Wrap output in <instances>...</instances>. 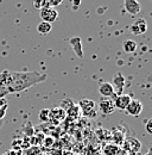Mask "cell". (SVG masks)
<instances>
[{
    "label": "cell",
    "mask_w": 152,
    "mask_h": 155,
    "mask_svg": "<svg viewBox=\"0 0 152 155\" xmlns=\"http://www.w3.org/2000/svg\"><path fill=\"white\" fill-rule=\"evenodd\" d=\"M48 79L46 74L39 73L37 71L30 72H10L7 74V91L10 93H20L39 82Z\"/></svg>",
    "instance_id": "6da1fadb"
},
{
    "label": "cell",
    "mask_w": 152,
    "mask_h": 155,
    "mask_svg": "<svg viewBox=\"0 0 152 155\" xmlns=\"http://www.w3.org/2000/svg\"><path fill=\"white\" fill-rule=\"evenodd\" d=\"M77 106L80 109V112H82L88 118H94L97 115V107H96L94 101L90 99H81L78 101Z\"/></svg>",
    "instance_id": "7a4b0ae2"
},
{
    "label": "cell",
    "mask_w": 152,
    "mask_h": 155,
    "mask_svg": "<svg viewBox=\"0 0 152 155\" xmlns=\"http://www.w3.org/2000/svg\"><path fill=\"white\" fill-rule=\"evenodd\" d=\"M99 110L103 115H112L114 112V110H115L113 99H111V98H101V100L99 101Z\"/></svg>",
    "instance_id": "3957f363"
},
{
    "label": "cell",
    "mask_w": 152,
    "mask_h": 155,
    "mask_svg": "<svg viewBox=\"0 0 152 155\" xmlns=\"http://www.w3.org/2000/svg\"><path fill=\"white\" fill-rule=\"evenodd\" d=\"M40 18L43 19L42 21L52 24L58 18V12H57V10L52 8V7H44L40 10Z\"/></svg>",
    "instance_id": "277c9868"
},
{
    "label": "cell",
    "mask_w": 152,
    "mask_h": 155,
    "mask_svg": "<svg viewBox=\"0 0 152 155\" xmlns=\"http://www.w3.org/2000/svg\"><path fill=\"white\" fill-rule=\"evenodd\" d=\"M125 111H126L127 115H130V116L138 117L141 114V111H143V103H141L140 100H138V99H132Z\"/></svg>",
    "instance_id": "5b68a950"
},
{
    "label": "cell",
    "mask_w": 152,
    "mask_h": 155,
    "mask_svg": "<svg viewBox=\"0 0 152 155\" xmlns=\"http://www.w3.org/2000/svg\"><path fill=\"white\" fill-rule=\"evenodd\" d=\"M147 31V23L144 18H138L131 25V32L133 35H143Z\"/></svg>",
    "instance_id": "8992f818"
},
{
    "label": "cell",
    "mask_w": 152,
    "mask_h": 155,
    "mask_svg": "<svg viewBox=\"0 0 152 155\" xmlns=\"http://www.w3.org/2000/svg\"><path fill=\"white\" fill-rule=\"evenodd\" d=\"M99 93H100V96L102 98H111L112 99V98L116 97L112 84L111 82H107V81L100 84V86H99Z\"/></svg>",
    "instance_id": "52a82bcc"
},
{
    "label": "cell",
    "mask_w": 152,
    "mask_h": 155,
    "mask_svg": "<svg viewBox=\"0 0 152 155\" xmlns=\"http://www.w3.org/2000/svg\"><path fill=\"white\" fill-rule=\"evenodd\" d=\"M124 148H125V152L126 153H138L141 148V143L137 140V138H133V137H130L127 138L126 141H124Z\"/></svg>",
    "instance_id": "ba28073f"
},
{
    "label": "cell",
    "mask_w": 152,
    "mask_h": 155,
    "mask_svg": "<svg viewBox=\"0 0 152 155\" xmlns=\"http://www.w3.org/2000/svg\"><path fill=\"white\" fill-rule=\"evenodd\" d=\"M131 100H132V97H131V96L122 93V94L116 96V97H115V100H113V101H114V105H115V109L124 111V110H126V107L128 106V104L131 103Z\"/></svg>",
    "instance_id": "9c48e42d"
},
{
    "label": "cell",
    "mask_w": 152,
    "mask_h": 155,
    "mask_svg": "<svg viewBox=\"0 0 152 155\" xmlns=\"http://www.w3.org/2000/svg\"><path fill=\"white\" fill-rule=\"evenodd\" d=\"M112 86H113L114 92H115L116 96L122 94V91H124V87H125V78L121 73H116L114 75Z\"/></svg>",
    "instance_id": "30bf717a"
},
{
    "label": "cell",
    "mask_w": 152,
    "mask_h": 155,
    "mask_svg": "<svg viewBox=\"0 0 152 155\" xmlns=\"http://www.w3.org/2000/svg\"><path fill=\"white\" fill-rule=\"evenodd\" d=\"M65 117H67V112H65L64 110H62L61 107H55V109L50 110L49 120H51L52 123H59V122H62Z\"/></svg>",
    "instance_id": "8fae6325"
},
{
    "label": "cell",
    "mask_w": 152,
    "mask_h": 155,
    "mask_svg": "<svg viewBox=\"0 0 152 155\" xmlns=\"http://www.w3.org/2000/svg\"><path fill=\"white\" fill-rule=\"evenodd\" d=\"M125 4V10L132 15V16H137L140 12V4L137 0H124Z\"/></svg>",
    "instance_id": "7c38bea8"
},
{
    "label": "cell",
    "mask_w": 152,
    "mask_h": 155,
    "mask_svg": "<svg viewBox=\"0 0 152 155\" xmlns=\"http://www.w3.org/2000/svg\"><path fill=\"white\" fill-rule=\"evenodd\" d=\"M7 74H8V71L5 69L1 74H0V99H4L5 96L8 94V91H7Z\"/></svg>",
    "instance_id": "4fadbf2b"
},
{
    "label": "cell",
    "mask_w": 152,
    "mask_h": 155,
    "mask_svg": "<svg viewBox=\"0 0 152 155\" xmlns=\"http://www.w3.org/2000/svg\"><path fill=\"white\" fill-rule=\"evenodd\" d=\"M70 45H71V48H73V50H74V53L76 54V56L80 58H83V51H82V42H81V38L80 37H73V38H70Z\"/></svg>",
    "instance_id": "5bb4252c"
},
{
    "label": "cell",
    "mask_w": 152,
    "mask_h": 155,
    "mask_svg": "<svg viewBox=\"0 0 152 155\" xmlns=\"http://www.w3.org/2000/svg\"><path fill=\"white\" fill-rule=\"evenodd\" d=\"M137 47H138V44L133 39H126V41L122 42V49H124V51H126L128 54L134 53L137 50Z\"/></svg>",
    "instance_id": "9a60e30c"
},
{
    "label": "cell",
    "mask_w": 152,
    "mask_h": 155,
    "mask_svg": "<svg viewBox=\"0 0 152 155\" xmlns=\"http://www.w3.org/2000/svg\"><path fill=\"white\" fill-rule=\"evenodd\" d=\"M52 29V24L46 23V21H40L37 25V31L40 35H48Z\"/></svg>",
    "instance_id": "2e32d148"
},
{
    "label": "cell",
    "mask_w": 152,
    "mask_h": 155,
    "mask_svg": "<svg viewBox=\"0 0 152 155\" xmlns=\"http://www.w3.org/2000/svg\"><path fill=\"white\" fill-rule=\"evenodd\" d=\"M119 152V147L114 143H108L103 148V154L105 155H116Z\"/></svg>",
    "instance_id": "e0dca14e"
},
{
    "label": "cell",
    "mask_w": 152,
    "mask_h": 155,
    "mask_svg": "<svg viewBox=\"0 0 152 155\" xmlns=\"http://www.w3.org/2000/svg\"><path fill=\"white\" fill-rule=\"evenodd\" d=\"M125 141V135L122 131H113V143L114 144H121Z\"/></svg>",
    "instance_id": "ac0fdd59"
},
{
    "label": "cell",
    "mask_w": 152,
    "mask_h": 155,
    "mask_svg": "<svg viewBox=\"0 0 152 155\" xmlns=\"http://www.w3.org/2000/svg\"><path fill=\"white\" fill-rule=\"evenodd\" d=\"M49 114H50V110L49 109H42L38 114V118L40 122L45 123V122H49Z\"/></svg>",
    "instance_id": "d6986e66"
},
{
    "label": "cell",
    "mask_w": 152,
    "mask_h": 155,
    "mask_svg": "<svg viewBox=\"0 0 152 155\" xmlns=\"http://www.w3.org/2000/svg\"><path fill=\"white\" fill-rule=\"evenodd\" d=\"M73 105H75V104L73 103V100H71V99H63V100L61 101V104H59V107L67 112V111H68Z\"/></svg>",
    "instance_id": "ffe728a7"
},
{
    "label": "cell",
    "mask_w": 152,
    "mask_h": 155,
    "mask_svg": "<svg viewBox=\"0 0 152 155\" xmlns=\"http://www.w3.org/2000/svg\"><path fill=\"white\" fill-rule=\"evenodd\" d=\"M33 6L36 10H42L44 7H50L46 0H33Z\"/></svg>",
    "instance_id": "44dd1931"
},
{
    "label": "cell",
    "mask_w": 152,
    "mask_h": 155,
    "mask_svg": "<svg viewBox=\"0 0 152 155\" xmlns=\"http://www.w3.org/2000/svg\"><path fill=\"white\" fill-rule=\"evenodd\" d=\"M6 155H23V150L21 149H8L6 153Z\"/></svg>",
    "instance_id": "7402d4cb"
},
{
    "label": "cell",
    "mask_w": 152,
    "mask_h": 155,
    "mask_svg": "<svg viewBox=\"0 0 152 155\" xmlns=\"http://www.w3.org/2000/svg\"><path fill=\"white\" fill-rule=\"evenodd\" d=\"M62 1H63V0H49V1H48V4H49V6H50V7H52V8H54V7H56L57 5H59Z\"/></svg>",
    "instance_id": "603a6c76"
},
{
    "label": "cell",
    "mask_w": 152,
    "mask_h": 155,
    "mask_svg": "<svg viewBox=\"0 0 152 155\" xmlns=\"http://www.w3.org/2000/svg\"><path fill=\"white\" fill-rule=\"evenodd\" d=\"M146 131L149 134H152V119H147L146 120Z\"/></svg>",
    "instance_id": "cb8c5ba5"
},
{
    "label": "cell",
    "mask_w": 152,
    "mask_h": 155,
    "mask_svg": "<svg viewBox=\"0 0 152 155\" xmlns=\"http://www.w3.org/2000/svg\"><path fill=\"white\" fill-rule=\"evenodd\" d=\"M7 107H8V105H7V104H6V105H4L2 107H0V119H2V118H4L5 114H6Z\"/></svg>",
    "instance_id": "d4e9b609"
},
{
    "label": "cell",
    "mask_w": 152,
    "mask_h": 155,
    "mask_svg": "<svg viewBox=\"0 0 152 155\" xmlns=\"http://www.w3.org/2000/svg\"><path fill=\"white\" fill-rule=\"evenodd\" d=\"M73 2H74V5H77V6H78V5L81 4V0H73Z\"/></svg>",
    "instance_id": "484cf974"
},
{
    "label": "cell",
    "mask_w": 152,
    "mask_h": 155,
    "mask_svg": "<svg viewBox=\"0 0 152 155\" xmlns=\"http://www.w3.org/2000/svg\"><path fill=\"white\" fill-rule=\"evenodd\" d=\"M2 155H6V154H2Z\"/></svg>",
    "instance_id": "4316f807"
}]
</instances>
